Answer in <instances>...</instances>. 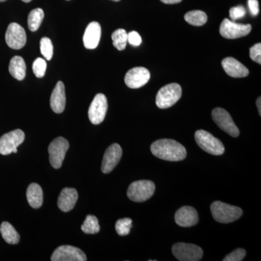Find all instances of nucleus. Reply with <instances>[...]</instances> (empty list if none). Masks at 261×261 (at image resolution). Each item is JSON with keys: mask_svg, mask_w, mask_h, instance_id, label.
I'll use <instances>...</instances> for the list:
<instances>
[{"mask_svg": "<svg viewBox=\"0 0 261 261\" xmlns=\"http://www.w3.org/2000/svg\"><path fill=\"white\" fill-rule=\"evenodd\" d=\"M151 152L155 157L167 161H181L186 159L187 150L178 142L168 139L155 141L150 147Z\"/></svg>", "mask_w": 261, "mask_h": 261, "instance_id": "obj_1", "label": "nucleus"}, {"mask_svg": "<svg viewBox=\"0 0 261 261\" xmlns=\"http://www.w3.org/2000/svg\"><path fill=\"white\" fill-rule=\"evenodd\" d=\"M211 214L217 222L228 224L237 221L243 216L240 207L228 205L221 201H216L211 206Z\"/></svg>", "mask_w": 261, "mask_h": 261, "instance_id": "obj_2", "label": "nucleus"}, {"mask_svg": "<svg viewBox=\"0 0 261 261\" xmlns=\"http://www.w3.org/2000/svg\"><path fill=\"white\" fill-rule=\"evenodd\" d=\"M181 94V87L179 84H168L162 87L158 92L156 96V105L161 109H167L179 100Z\"/></svg>", "mask_w": 261, "mask_h": 261, "instance_id": "obj_3", "label": "nucleus"}, {"mask_svg": "<svg viewBox=\"0 0 261 261\" xmlns=\"http://www.w3.org/2000/svg\"><path fill=\"white\" fill-rule=\"evenodd\" d=\"M196 142L201 149L214 155H221L224 153L225 147L222 142L205 130L195 132Z\"/></svg>", "mask_w": 261, "mask_h": 261, "instance_id": "obj_4", "label": "nucleus"}, {"mask_svg": "<svg viewBox=\"0 0 261 261\" xmlns=\"http://www.w3.org/2000/svg\"><path fill=\"white\" fill-rule=\"evenodd\" d=\"M155 191V185L148 180H141L130 184L127 196L134 202H142L149 200Z\"/></svg>", "mask_w": 261, "mask_h": 261, "instance_id": "obj_5", "label": "nucleus"}, {"mask_svg": "<svg viewBox=\"0 0 261 261\" xmlns=\"http://www.w3.org/2000/svg\"><path fill=\"white\" fill-rule=\"evenodd\" d=\"M68 149L69 142L63 137H58L51 142L48 147V152L49 154V162L53 168L56 169L61 168Z\"/></svg>", "mask_w": 261, "mask_h": 261, "instance_id": "obj_6", "label": "nucleus"}, {"mask_svg": "<svg viewBox=\"0 0 261 261\" xmlns=\"http://www.w3.org/2000/svg\"><path fill=\"white\" fill-rule=\"evenodd\" d=\"M25 140L23 130L16 129L5 134L0 138V154L8 155L18 152V147Z\"/></svg>", "mask_w": 261, "mask_h": 261, "instance_id": "obj_7", "label": "nucleus"}, {"mask_svg": "<svg viewBox=\"0 0 261 261\" xmlns=\"http://www.w3.org/2000/svg\"><path fill=\"white\" fill-rule=\"evenodd\" d=\"M252 30L250 24L235 23L233 20L225 18L220 27V34L228 39H238L248 35Z\"/></svg>", "mask_w": 261, "mask_h": 261, "instance_id": "obj_8", "label": "nucleus"}, {"mask_svg": "<svg viewBox=\"0 0 261 261\" xmlns=\"http://www.w3.org/2000/svg\"><path fill=\"white\" fill-rule=\"evenodd\" d=\"M172 252L175 257L180 261H199L203 255L202 249L193 244H175Z\"/></svg>", "mask_w": 261, "mask_h": 261, "instance_id": "obj_9", "label": "nucleus"}, {"mask_svg": "<svg viewBox=\"0 0 261 261\" xmlns=\"http://www.w3.org/2000/svg\"><path fill=\"white\" fill-rule=\"evenodd\" d=\"M212 118L215 123L221 130L232 137H239L240 130L226 110L221 108H215L212 112Z\"/></svg>", "mask_w": 261, "mask_h": 261, "instance_id": "obj_10", "label": "nucleus"}, {"mask_svg": "<svg viewBox=\"0 0 261 261\" xmlns=\"http://www.w3.org/2000/svg\"><path fill=\"white\" fill-rule=\"evenodd\" d=\"M108 99L103 94H97L89 106L88 116L91 123L98 125L102 123L108 111Z\"/></svg>", "mask_w": 261, "mask_h": 261, "instance_id": "obj_11", "label": "nucleus"}, {"mask_svg": "<svg viewBox=\"0 0 261 261\" xmlns=\"http://www.w3.org/2000/svg\"><path fill=\"white\" fill-rule=\"evenodd\" d=\"M7 44L13 49H20L27 43V34L21 25L10 23L5 34Z\"/></svg>", "mask_w": 261, "mask_h": 261, "instance_id": "obj_12", "label": "nucleus"}, {"mask_svg": "<svg viewBox=\"0 0 261 261\" xmlns=\"http://www.w3.org/2000/svg\"><path fill=\"white\" fill-rule=\"evenodd\" d=\"M85 253L80 248L70 245H62L53 252L51 257L53 261H86Z\"/></svg>", "mask_w": 261, "mask_h": 261, "instance_id": "obj_13", "label": "nucleus"}, {"mask_svg": "<svg viewBox=\"0 0 261 261\" xmlns=\"http://www.w3.org/2000/svg\"><path fill=\"white\" fill-rule=\"evenodd\" d=\"M150 79V73L144 67H136L127 72L124 81L127 87L138 89L145 86Z\"/></svg>", "mask_w": 261, "mask_h": 261, "instance_id": "obj_14", "label": "nucleus"}, {"mask_svg": "<svg viewBox=\"0 0 261 261\" xmlns=\"http://www.w3.org/2000/svg\"><path fill=\"white\" fill-rule=\"evenodd\" d=\"M122 154H123V151L121 146L118 144L115 143L110 146L106 149L103 157L102 166H101L102 173H111L121 161Z\"/></svg>", "mask_w": 261, "mask_h": 261, "instance_id": "obj_15", "label": "nucleus"}, {"mask_svg": "<svg viewBox=\"0 0 261 261\" xmlns=\"http://www.w3.org/2000/svg\"><path fill=\"white\" fill-rule=\"evenodd\" d=\"M175 221L181 227H191L198 223V214L194 207L184 206L176 211Z\"/></svg>", "mask_w": 261, "mask_h": 261, "instance_id": "obj_16", "label": "nucleus"}, {"mask_svg": "<svg viewBox=\"0 0 261 261\" xmlns=\"http://www.w3.org/2000/svg\"><path fill=\"white\" fill-rule=\"evenodd\" d=\"M100 24L98 22H92L87 25L83 37L84 45L89 49L97 48L101 38Z\"/></svg>", "mask_w": 261, "mask_h": 261, "instance_id": "obj_17", "label": "nucleus"}, {"mask_svg": "<svg viewBox=\"0 0 261 261\" xmlns=\"http://www.w3.org/2000/svg\"><path fill=\"white\" fill-rule=\"evenodd\" d=\"M78 198V192L75 189L64 188L58 197V207L63 212H69L75 207Z\"/></svg>", "mask_w": 261, "mask_h": 261, "instance_id": "obj_18", "label": "nucleus"}, {"mask_svg": "<svg viewBox=\"0 0 261 261\" xmlns=\"http://www.w3.org/2000/svg\"><path fill=\"white\" fill-rule=\"evenodd\" d=\"M222 67L225 72L233 78H244L249 75L246 67L235 58H225L222 61Z\"/></svg>", "mask_w": 261, "mask_h": 261, "instance_id": "obj_19", "label": "nucleus"}, {"mask_svg": "<svg viewBox=\"0 0 261 261\" xmlns=\"http://www.w3.org/2000/svg\"><path fill=\"white\" fill-rule=\"evenodd\" d=\"M65 104H66V97H65L64 84L62 82H58L51 94V110L55 113H62L64 111Z\"/></svg>", "mask_w": 261, "mask_h": 261, "instance_id": "obj_20", "label": "nucleus"}, {"mask_svg": "<svg viewBox=\"0 0 261 261\" xmlns=\"http://www.w3.org/2000/svg\"><path fill=\"white\" fill-rule=\"evenodd\" d=\"M27 200L33 208H39L43 204V191L40 185L32 183L29 185L27 191Z\"/></svg>", "mask_w": 261, "mask_h": 261, "instance_id": "obj_21", "label": "nucleus"}, {"mask_svg": "<svg viewBox=\"0 0 261 261\" xmlns=\"http://www.w3.org/2000/svg\"><path fill=\"white\" fill-rule=\"evenodd\" d=\"M27 65L23 58L20 56H15L10 62L9 71L10 74L15 80L22 81L25 76Z\"/></svg>", "mask_w": 261, "mask_h": 261, "instance_id": "obj_22", "label": "nucleus"}, {"mask_svg": "<svg viewBox=\"0 0 261 261\" xmlns=\"http://www.w3.org/2000/svg\"><path fill=\"white\" fill-rule=\"evenodd\" d=\"M0 233L5 241L10 245H16L20 241V235L15 229L13 225L9 222L4 221L0 226Z\"/></svg>", "mask_w": 261, "mask_h": 261, "instance_id": "obj_23", "label": "nucleus"}, {"mask_svg": "<svg viewBox=\"0 0 261 261\" xmlns=\"http://www.w3.org/2000/svg\"><path fill=\"white\" fill-rule=\"evenodd\" d=\"M185 20L190 25L195 27H202L207 21V16L202 10H192L185 15Z\"/></svg>", "mask_w": 261, "mask_h": 261, "instance_id": "obj_24", "label": "nucleus"}, {"mask_svg": "<svg viewBox=\"0 0 261 261\" xmlns=\"http://www.w3.org/2000/svg\"><path fill=\"white\" fill-rule=\"evenodd\" d=\"M44 10L42 8H37L32 10L28 18V27L32 32H36L40 27L44 19Z\"/></svg>", "mask_w": 261, "mask_h": 261, "instance_id": "obj_25", "label": "nucleus"}, {"mask_svg": "<svg viewBox=\"0 0 261 261\" xmlns=\"http://www.w3.org/2000/svg\"><path fill=\"white\" fill-rule=\"evenodd\" d=\"M112 40L113 46L118 50H123L126 49L128 43V34L124 29H117L113 33Z\"/></svg>", "mask_w": 261, "mask_h": 261, "instance_id": "obj_26", "label": "nucleus"}, {"mask_svg": "<svg viewBox=\"0 0 261 261\" xmlns=\"http://www.w3.org/2000/svg\"><path fill=\"white\" fill-rule=\"evenodd\" d=\"M82 230L84 233L87 234H94L97 233L100 230L99 221L96 216L88 215L82 226Z\"/></svg>", "mask_w": 261, "mask_h": 261, "instance_id": "obj_27", "label": "nucleus"}, {"mask_svg": "<svg viewBox=\"0 0 261 261\" xmlns=\"http://www.w3.org/2000/svg\"><path fill=\"white\" fill-rule=\"evenodd\" d=\"M132 227V220L129 218L119 219L116 224V232L120 236H126L130 233Z\"/></svg>", "mask_w": 261, "mask_h": 261, "instance_id": "obj_28", "label": "nucleus"}, {"mask_svg": "<svg viewBox=\"0 0 261 261\" xmlns=\"http://www.w3.org/2000/svg\"><path fill=\"white\" fill-rule=\"evenodd\" d=\"M40 49L42 56L47 61H50L53 56V44L50 39L44 37L40 41Z\"/></svg>", "mask_w": 261, "mask_h": 261, "instance_id": "obj_29", "label": "nucleus"}, {"mask_svg": "<svg viewBox=\"0 0 261 261\" xmlns=\"http://www.w3.org/2000/svg\"><path fill=\"white\" fill-rule=\"evenodd\" d=\"M33 72L38 78H42L44 76L47 69V63L42 58H37L34 61L32 65Z\"/></svg>", "mask_w": 261, "mask_h": 261, "instance_id": "obj_30", "label": "nucleus"}, {"mask_svg": "<svg viewBox=\"0 0 261 261\" xmlns=\"http://www.w3.org/2000/svg\"><path fill=\"white\" fill-rule=\"evenodd\" d=\"M247 252L245 250L242 248H238L233 250L232 252L228 254L223 259L224 261H242L245 258Z\"/></svg>", "mask_w": 261, "mask_h": 261, "instance_id": "obj_31", "label": "nucleus"}, {"mask_svg": "<svg viewBox=\"0 0 261 261\" xmlns=\"http://www.w3.org/2000/svg\"><path fill=\"white\" fill-rule=\"evenodd\" d=\"M245 15H246V10L243 6L233 7L229 10L230 18L233 21L244 18Z\"/></svg>", "mask_w": 261, "mask_h": 261, "instance_id": "obj_32", "label": "nucleus"}, {"mask_svg": "<svg viewBox=\"0 0 261 261\" xmlns=\"http://www.w3.org/2000/svg\"><path fill=\"white\" fill-rule=\"evenodd\" d=\"M250 56L252 61L261 64V44L257 43L250 49Z\"/></svg>", "mask_w": 261, "mask_h": 261, "instance_id": "obj_33", "label": "nucleus"}, {"mask_svg": "<svg viewBox=\"0 0 261 261\" xmlns=\"http://www.w3.org/2000/svg\"><path fill=\"white\" fill-rule=\"evenodd\" d=\"M128 42L134 47H138L142 44V38L139 33L134 31L128 34Z\"/></svg>", "mask_w": 261, "mask_h": 261, "instance_id": "obj_34", "label": "nucleus"}, {"mask_svg": "<svg viewBox=\"0 0 261 261\" xmlns=\"http://www.w3.org/2000/svg\"><path fill=\"white\" fill-rule=\"evenodd\" d=\"M249 10L252 16H256L259 13V3L257 0H248L247 1Z\"/></svg>", "mask_w": 261, "mask_h": 261, "instance_id": "obj_35", "label": "nucleus"}, {"mask_svg": "<svg viewBox=\"0 0 261 261\" xmlns=\"http://www.w3.org/2000/svg\"><path fill=\"white\" fill-rule=\"evenodd\" d=\"M161 1L164 4L173 5L181 3L182 0H161Z\"/></svg>", "mask_w": 261, "mask_h": 261, "instance_id": "obj_36", "label": "nucleus"}, {"mask_svg": "<svg viewBox=\"0 0 261 261\" xmlns=\"http://www.w3.org/2000/svg\"><path fill=\"white\" fill-rule=\"evenodd\" d=\"M257 110H258L259 115L261 116V98L260 97L257 99L256 102Z\"/></svg>", "mask_w": 261, "mask_h": 261, "instance_id": "obj_37", "label": "nucleus"}, {"mask_svg": "<svg viewBox=\"0 0 261 261\" xmlns=\"http://www.w3.org/2000/svg\"><path fill=\"white\" fill-rule=\"evenodd\" d=\"M22 1L24 2V3H30L32 0H22Z\"/></svg>", "mask_w": 261, "mask_h": 261, "instance_id": "obj_38", "label": "nucleus"}, {"mask_svg": "<svg viewBox=\"0 0 261 261\" xmlns=\"http://www.w3.org/2000/svg\"><path fill=\"white\" fill-rule=\"evenodd\" d=\"M6 1V0H0V3H3V2Z\"/></svg>", "mask_w": 261, "mask_h": 261, "instance_id": "obj_39", "label": "nucleus"}, {"mask_svg": "<svg viewBox=\"0 0 261 261\" xmlns=\"http://www.w3.org/2000/svg\"><path fill=\"white\" fill-rule=\"evenodd\" d=\"M112 1H114V2H119L120 0H112Z\"/></svg>", "mask_w": 261, "mask_h": 261, "instance_id": "obj_40", "label": "nucleus"}]
</instances>
